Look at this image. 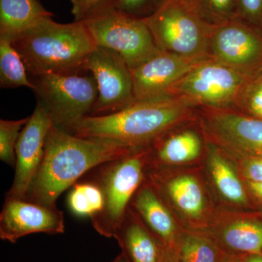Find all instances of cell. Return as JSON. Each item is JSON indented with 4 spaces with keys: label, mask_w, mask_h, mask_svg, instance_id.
<instances>
[{
    "label": "cell",
    "mask_w": 262,
    "mask_h": 262,
    "mask_svg": "<svg viewBox=\"0 0 262 262\" xmlns=\"http://www.w3.org/2000/svg\"><path fill=\"white\" fill-rule=\"evenodd\" d=\"M136 149L116 141L80 137L53 125L46 138L42 163L26 199L57 208L59 196L84 173Z\"/></svg>",
    "instance_id": "1"
},
{
    "label": "cell",
    "mask_w": 262,
    "mask_h": 262,
    "mask_svg": "<svg viewBox=\"0 0 262 262\" xmlns=\"http://www.w3.org/2000/svg\"><path fill=\"white\" fill-rule=\"evenodd\" d=\"M192 103L177 96L136 101L117 113L87 116L74 135L116 141L130 147L149 145L190 116Z\"/></svg>",
    "instance_id": "2"
},
{
    "label": "cell",
    "mask_w": 262,
    "mask_h": 262,
    "mask_svg": "<svg viewBox=\"0 0 262 262\" xmlns=\"http://www.w3.org/2000/svg\"><path fill=\"white\" fill-rule=\"evenodd\" d=\"M12 43L33 77L82 73L96 48L82 20L60 24L53 17L43 19Z\"/></svg>",
    "instance_id": "3"
},
{
    "label": "cell",
    "mask_w": 262,
    "mask_h": 262,
    "mask_svg": "<svg viewBox=\"0 0 262 262\" xmlns=\"http://www.w3.org/2000/svg\"><path fill=\"white\" fill-rule=\"evenodd\" d=\"M81 20L96 47L116 52L131 70L160 51L144 20L117 8L115 0L98 5Z\"/></svg>",
    "instance_id": "4"
},
{
    "label": "cell",
    "mask_w": 262,
    "mask_h": 262,
    "mask_svg": "<svg viewBox=\"0 0 262 262\" xmlns=\"http://www.w3.org/2000/svg\"><path fill=\"white\" fill-rule=\"evenodd\" d=\"M148 146L100 165L92 179L102 191L104 204L101 211L91 219V224L103 237H115L133 196L144 181Z\"/></svg>",
    "instance_id": "5"
},
{
    "label": "cell",
    "mask_w": 262,
    "mask_h": 262,
    "mask_svg": "<svg viewBox=\"0 0 262 262\" xmlns=\"http://www.w3.org/2000/svg\"><path fill=\"white\" fill-rule=\"evenodd\" d=\"M143 20L160 51L187 59H208L212 27L189 0H165Z\"/></svg>",
    "instance_id": "6"
},
{
    "label": "cell",
    "mask_w": 262,
    "mask_h": 262,
    "mask_svg": "<svg viewBox=\"0 0 262 262\" xmlns=\"http://www.w3.org/2000/svg\"><path fill=\"white\" fill-rule=\"evenodd\" d=\"M38 101L51 115L53 125L74 134L80 122L91 115L98 98L92 75H47L34 77Z\"/></svg>",
    "instance_id": "7"
},
{
    "label": "cell",
    "mask_w": 262,
    "mask_h": 262,
    "mask_svg": "<svg viewBox=\"0 0 262 262\" xmlns=\"http://www.w3.org/2000/svg\"><path fill=\"white\" fill-rule=\"evenodd\" d=\"M249 77L208 58L181 79L170 91V96L185 98L194 106L227 110L235 105Z\"/></svg>",
    "instance_id": "8"
},
{
    "label": "cell",
    "mask_w": 262,
    "mask_h": 262,
    "mask_svg": "<svg viewBox=\"0 0 262 262\" xmlns=\"http://www.w3.org/2000/svg\"><path fill=\"white\" fill-rule=\"evenodd\" d=\"M98 88V98L89 116L117 113L135 103L131 69L123 58L107 48L96 47L85 63Z\"/></svg>",
    "instance_id": "9"
},
{
    "label": "cell",
    "mask_w": 262,
    "mask_h": 262,
    "mask_svg": "<svg viewBox=\"0 0 262 262\" xmlns=\"http://www.w3.org/2000/svg\"><path fill=\"white\" fill-rule=\"evenodd\" d=\"M211 59L248 76L262 70V31L238 18L212 27Z\"/></svg>",
    "instance_id": "10"
},
{
    "label": "cell",
    "mask_w": 262,
    "mask_h": 262,
    "mask_svg": "<svg viewBox=\"0 0 262 262\" xmlns=\"http://www.w3.org/2000/svg\"><path fill=\"white\" fill-rule=\"evenodd\" d=\"M53 125L46 108L37 101L29 121L20 133L16 148L13 184L6 196L26 199L42 163L46 138Z\"/></svg>",
    "instance_id": "11"
},
{
    "label": "cell",
    "mask_w": 262,
    "mask_h": 262,
    "mask_svg": "<svg viewBox=\"0 0 262 262\" xmlns=\"http://www.w3.org/2000/svg\"><path fill=\"white\" fill-rule=\"evenodd\" d=\"M64 215L58 208L42 206L27 199L6 196L0 213V238L15 244L34 233L63 234Z\"/></svg>",
    "instance_id": "12"
},
{
    "label": "cell",
    "mask_w": 262,
    "mask_h": 262,
    "mask_svg": "<svg viewBox=\"0 0 262 262\" xmlns=\"http://www.w3.org/2000/svg\"><path fill=\"white\" fill-rule=\"evenodd\" d=\"M202 61L160 51L136 66L131 70L135 102L170 96L174 85Z\"/></svg>",
    "instance_id": "13"
},
{
    "label": "cell",
    "mask_w": 262,
    "mask_h": 262,
    "mask_svg": "<svg viewBox=\"0 0 262 262\" xmlns=\"http://www.w3.org/2000/svg\"><path fill=\"white\" fill-rule=\"evenodd\" d=\"M211 110L206 124L215 139L247 157H262V120L228 108Z\"/></svg>",
    "instance_id": "14"
},
{
    "label": "cell",
    "mask_w": 262,
    "mask_h": 262,
    "mask_svg": "<svg viewBox=\"0 0 262 262\" xmlns=\"http://www.w3.org/2000/svg\"><path fill=\"white\" fill-rule=\"evenodd\" d=\"M114 238L128 262H163L166 247L129 206Z\"/></svg>",
    "instance_id": "15"
},
{
    "label": "cell",
    "mask_w": 262,
    "mask_h": 262,
    "mask_svg": "<svg viewBox=\"0 0 262 262\" xmlns=\"http://www.w3.org/2000/svg\"><path fill=\"white\" fill-rule=\"evenodd\" d=\"M130 206L165 247H171L177 235V226L152 185L143 182L133 196Z\"/></svg>",
    "instance_id": "16"
},
{
    "label": "cell",
    "mask_w": 262,
    "mask_h": 262,
    "mask_svg": "<svg viewBox=\"0 0 262 262\" xmlns=\"http://www.w3.org/2000/svg\"><path fill=\"white\" fill-rule=\"evenodd\" d=\"M53 13L39 0H0V37L13 41Z\"/></svg>",
    "instance_id": "17"
},
{
    "label": "cell",
    "mask_w": 262,
    "mask_h": 262,
    "mask_svg": "<svg viewBox=\"0 0 262 262\" xmlns=\"http://www.w3.org/2000/svg\"><path fill=\"white\" fill-rule=\"evenodd\" d=\"M154 145L153 158L160 164H179L192 161L201 154V138L192 130H184L164 138L160 136Z\"/></svg>",
    "instance_id": "18"
},
{
    "label": "cell",
    "mask_w": 262,
    "mask_h": 262,
    "mask_svg": "<svg viewBox=\"0 0 262 262\" xmlns=\"http://www.w3.org/2000/svg\"><path fill=\"white\" fill-rule=\"evenodd\" d=\"M164 190L177 208L189 215L200 216L205 207V199L199 183L191 176H182L163 184Z\"/></svg>",
    "instance_id": "19"
},
{
    "label": "cell",
    "mask_w": 262,
    "mask_h": 262,
    "mask_svg": "<svg viewBox=\"0 0 262 262\" xmlns=\"http://www.w3.org/2000/svg\"><path fill=\"white\" fill-rule=\"evenodd\" d=\"M27 67L13 43L0 37V85L3 89L26 87L35 91L36 86L28 78Z\"/></svg>",
    "instance_id": "20"
},
{
    "label": "cell",
    "mask_w": 262,
    "mask_h": 262,
    "mask_svg": "<svg viewBox=\"0 0 262 262\" xmlns=\"http://www.w3.org/2000/svg\"><path fill=\"white\" fill-rule=\"evenodd\" d=\"M222 239L234 251L248 254L262 253V222L243 220L234 222L224 230Z\"/></svg>",
    "instance_id": "21"
},
{
    "label": "cell",
    "mask_w": 262,
    "mask_h": 262,
    "mask_svg": "<svg viewBox=\"0 0 262 262\" xmlns=\"http://www.w3.org/2000/svg\"><path fill=\"white\" fill-rule=\"evenodd\" d=\"M210 169L217 189L226 199L239 205L248 203L244 185L227 160L215 149H211Z\"/></svg>",
    "instance_id": "22"
},
{
    "label": "cell",
    "mask_w": 262,
    "mask_h": 262,
    "mask_svg": "<svg viewBox=\"0 0 262 262\" xmlns=\"http://www.w3.org/2000/svg\"><path fill=\"white\" fill-rule=\"evenodd\" d=\"M67 203L73 214L91 219L101 211L104 200L97 183L90 180L77 182L72 186L67 198Z\"/></svg>",
    "instance_id": "23"
},
{
    "label": "cell",
    "mask_w": 262,
    "mask_h": 262,
    "mask_svg": "<svg viewBox=\"0 0 262 262\" xmlns=\"http://www.w3.org/2000/svg\"><path fill=\"white\" fill-rule=\"evenodd\" d=\"M202 18L211 26L237 18V0H189Z\"/></svg>",
    "instance_id": "24"
},
{
    "label": "cell",
    "mask_w": 262,
    "mask_h": 262,
    "mask_svg": "<svg viewBox=\"0 0 262 262\" xmlns=\"http://www.w3.org/2000/svg\"><path fill=\"white\" fill-rule=\"evenodd\" d=\"M234 106L244 115L262 120V70L248 77Z\"/></svg>",
    "instance_id": "25"
},
{
    "label": "cell",
    "mask_w": 262,
    "mask_h": 262,
    "mask_svg": "<svg viewBox=\"0 0 262 262\" xmlns=\"http://www.w3.org/2000/svg\"><path fill=\"white\" fill-rule=\"evenodd\" d=\"M218 251L209 241L194 235L186 236L181 243L179 259L180 262H222Z\"/></svg>",
    "instance_id": "26"
},
{
    "label": "cell",
    "mask_w": 262,
    "mask_h": 262,
    "mask_svg": "<svg viewBox=\"0 0 262 262\" xmlns=\"http://www.w3.org/2000/svg\"><path fill=\"white\" fill-rule=\"evenodd\" d=\"M29 120V117L18 120H0V159L10 166H15V148Z\"/></svg>",
    "instance_id": "27"
},
{
    "label": "cell",
    "mask_w": 262,
    "mask_h": 262,
    "mask_svg": "<svg viewBox=\"0 0 262 262\" xmlns=\"http://www.w3.org/2000/svg\"><path fill=\"white\" fill-rule=\"evenodd\" d=\"M165 0H115V5L127 14L144 19L152 15Z\"/></svg>",
    "instance_id": "28"
},
{
    "label": "cell",
    "mask_w": 262,
    "mask_h": 262,
    "mask_svg": "<svg viewBox=\"0 0 262 262\" xmlns=\"http://www.w3.org/2000/svg\"><path fill=\"white\" fill-rule=\"evenodd\" d=\"M237 18L262 31V0H237Z\"/></svg>",
    "instance_id": "29"
},
{
    "label": "cell",
    "mask_w": 262,
    "mask_h": 262,
    "mask_svg": "<svg viewBox=\"0 0 262 262\" xmlns=\"http://www.w3.org/2000/svg\"><path fill=\"white\" fill-rule=\"evenodd\" d=\"M243 171L247 182H262V157H247Z\"/></svg>",
    "instance_id": "30"
},
{
    "label": "cell",
    "mask_w": 262,
    "mask_h": 262,
    "mask_svg": "<svg viewBox=\"0 0 262 262\" xmlns=\"http://www.w3.org/2000/svg\"><path fill=\"white\" fill-rule=\"evenodd\" d=\"M72 3V13L75 16V20H81L88 13L106 0H70Z\"/></svg>",
    "instance_id": "31"
},
{
    "label": "cell",
    "mask_w": 262,
    "mask_h": 262,
    "mask_svg": "<svg viewBox=\"0 0 262 262\" xmlns=\"http://www.w3.org/2000/svg\"><path fill=\"white\" fill-rule=\"evenodd\" d=\"M247 184L253 196L262 203V182H247Z\"/></svg>",
    "instance_id": "32"
},
{
    "label": "cell",
    "mask_w": 262,
    "mask_h": 262,
    "mask_svg": "<svg viewBox=\"0 0 262 262\" xmlns=\"http://www.w3.org/2000/svg\"><path fill=\"white\" fill-rule=\"evenodd\" d=\"M163 262H180L178 256L170 250V248H166L165 258Z\"/></svg>",
    "instance_id": "33"
},
{
    "label": "cell",
    "mask_w": 262,
    "mask_h": 262,
    "mask_svg": "<svg viewBox=\"0 0 262 262\" xmlns=\"http://www.w3.org/2000/svg\"><path fill=\"white\" fill-rule=\"evenodd\" d=\"M243 262H262V253L248 254Z\"/></svg>",
    "instance_id": "34"
},
{
    "label": "cell",
    "mask_w": 262,
    "mask_h": 262,
    "mask_svg": "<svg viewBox=\"0 0 262 262\" xmlns=\"http://www.w3.org/2000/svg\"><path fill=\"white\" fill-rule=\"evenodd\" d=\"M112 262H128L127 261V258H125V256H124L123 253H120L119 256H117L115 259L113 260Z\"/></svg>",
    "instance_id": "35"
},
{
    "label": "cell",
    "mask_w": 262,
    "mask_h": 262,
    "mask_svg": "<svg viewBox=\"0 0 262 262\" xmlns=\"http://www.w3.org/2000/svg\"><path fill=\"white\" fill-rule=\"evenodd\" d=\"M222 262H239L237 259L233 258H224Z\"/></svg>",
    "instance_id": "36"
}]
</instances>
